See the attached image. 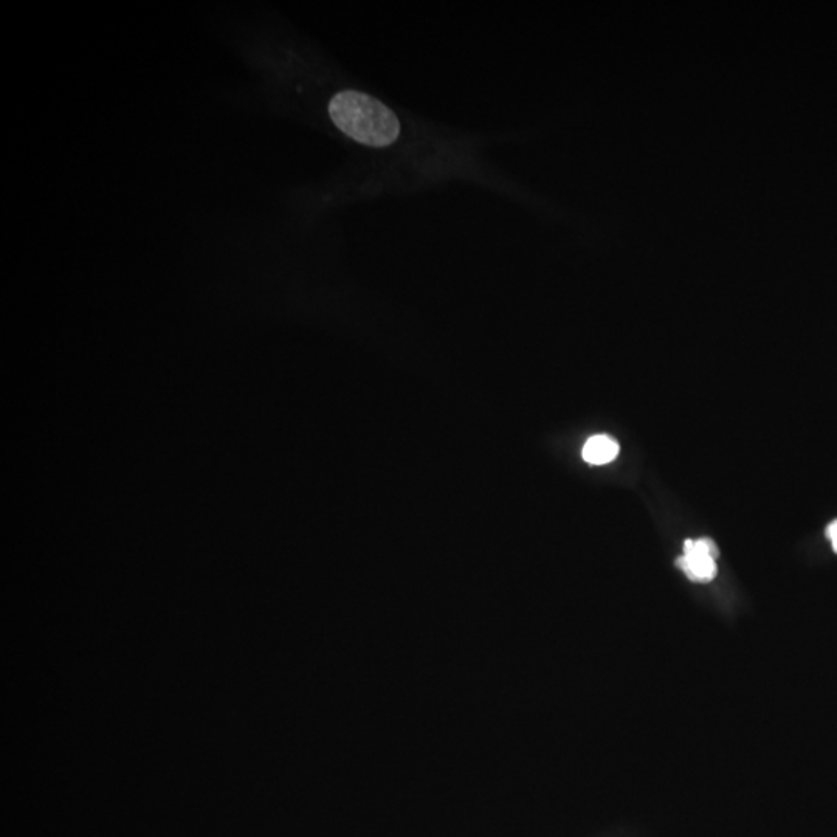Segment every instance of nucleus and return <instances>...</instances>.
<instances>
[{
	"instance_id": "f257e3e1",
	"label": "nucleus",
	"mask_w": 837,
	"mask_h": 837,
	"mask_svg": "<svg viewBox=\"0 0 837 837\" xmlns=\"http://www.w3.org/2000/svg\"><path fill=\"white\" fill-rule=\"evenodd\" d=\"M329 115L343 134L371 148L393 145L400 121L390 107L359 90L338 92L329 103Z\"/></svg>"
},
{
	"instance_id": "f03ea898",
	"label": "nucleus",
	"mask_w": 837,
	"mask_h": 837,
	"mask_svg": "<svg viewBox=\"0 0 837 837\" xmlns=\"http://www.w3.org/2000/svg\"><path fill=\"white\" fill-rule=\"evenodd\" d=\"M718 548L709 538L687 540L684 555L676 560L679 569L693 582H710L717 576Z\"/></svg>"
},
{
	"instance_id": "7ed1b4c3",
	"label": "nucleus",
	"mask_w": 837,
	"mask_h": 837,
	"mask_svg": "<svg viewBox=\"0 0 837 837\" xmlns=\"http://www.w3.org/2000/svg\"><path fill=\"white\" fill-rule=\"evenodd\" d=\"M583 459L588 464L603 465L614 461L619 455V444L610 436L599 434L594 438L588 439L585 447H583Z\"/></svg>"
},
{
	"instance_id": "20e7f679",
	"label": "nucleus",
	"mask_w": 837,
	"mask_h": 837,
	"mask_svg": "<svg viewBox=\"0 0 837 837\" xmlns=\"http://www.w3.org/2000/svg\"><path fill=\"white\" fill-rule=\"evenodd\" d=\"M827 537L830 538L834 552L837 554V520L827 527Z\"/></svg>"
}]
</instances>
